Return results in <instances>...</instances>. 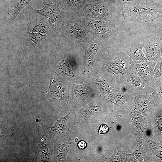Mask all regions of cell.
<instances>
[{
  "mask_svg": "<svg viewBox=\"0 0 162 162\" xmlns=\"http://www.w3.org/2000/svg\"><path fill=\"white\" fill-rule=\"evenodd\" d=\"M103 44L93 70L114 88L123 90L135 63L117 41Z\"/></svg>",
  "mask_w": 162,
  "mask_h": 162,
  "instance_id": "cell-1",
  "label": "cell"
},
{
  "mask_svg": "<svg viewBox=\"0 0 162 162\" xmlns=\"http://www.w3.org/2000/svg\"><path fill=\"white\" fill-rule=\"evenodd\" d=\"M83 16L78 11L66 12V20L62 38L72 49L84 47L92 37L82 22Z\"/></svg>",
  "mask_w": 162,
  "mask_h": 162,
  "instance_id": "cell-2",
  "label": "cell"
},
{
  "mask_svg": "<svg viewBox=\"0 0 162 162\" xmlns=\"http://www.w3.org/2000/svg\"><path fill=\"white\" fill-rule=\"evenodd\" d=\"M121 12L125 20L139 23L152 22L162 17V7L153 0L124 5Z\"/></svg>",
  "mask_w": 162,
  "mask_h": 162,
  "instance_id": "cell-3",
  "label": "cell"
},
{
  "mask_svg": "<svg viewBox=\"0 0 162 162\" xmlns=\"http://www.w3.org/2000/svg\"><path fill=\"white\" fill-rule=\"evenodd\" d=\"M42 2L44 7L42 9H36L30 5L29 8L32 13L41 15L47 21L52 37L62 38L67 18L66 12L60 9L58 0H42Z\"/></svg>",
  "mask_w": 162,
  "mask_h": 162,
  "instance_id": "cell-4",
  "label": "cell"
},
{
  "mask_svg": "<svg viewBox=\"0 0 162 162\" xmlns=\"http://www.w3.org/2000/svg\"><path fill=\"white\" fill-rule=\"evenodd\" d=\"M78 12L84 17L117 23L122 15L121 9L112 0L87 2Z\"/></svg>",
  "mask_w": 162,
  "mask_h": 162,
  "instance_id": "cell-5",
  "label": "cell"
},
{
  "mask_svg": "<svg viewBox=\"0 0 162 162\" xmlns=\"http://www.w3.org/2000/svg\"><path fill=\"white\" fill-rule=\"evenodd\" d=\"M82 22L92 34L103 44L117 41L119 39V30L117 23L101 20H96L83 17Z\"/></svg>",
  "mask_w": 162,
  "mask_h": 162,
  "instance_id": "cell-6",
  "label": "cell"
},
{
  "mask_svg": "<svg viewBox=\"0 0 162 162\" xmlns=\"http://www.w3.org/2000/svg\"><path fill=\"white\" fill-rule=\"evenodd\" d=\"M139 33L146 51V57L149 61H157L161 57L160 51L161 40L153 25L145 26Z\"/></svg>",
  "mask_w": 162,
  "mask_h": 162,
  "instance_id": "cell-7",
  "label": "cell"
},
{
  "mask_svg": "<svg viewBox=\"0 0 162 162\" xmlns=\"http://www.w3.org/2000/svg\"><path fill=\"white\" fill-rule=\"evenodd\" d=\"M117 42L135 64L148 61L144 54L143 43L139 32H134L127 38L119 39Z\"/></svg>",
  "mask_w": 162,
  "mask_h": 162,
  "instance_id": "cell-8",
  "label": "cell"
},
{
  "mask_svg": "<svg viewBox=\"0 0 162 162\" xmlns=\"http://www.w3.org/2000/svg\"><path fill=\"white\" fill-rule=\"evenodd\" d=\"M103 44L96 39L90 38L83 47L85 54L83 61L82 75L93 70V64L99 56Z\"/></svg>",
  "mask_w": 162,
  "mask_h": 162,
  "instance_id": "cell-9",
  "label": "cell"
},
{
  "mask_svg": "<svg viewBox=\"0 0 162 162\" xmlns=\"http://www.w3.org/2000/svg\"><path fill=\"white\" fill-rule=\"evenodd\" d=\"M153 88V86L148 85L144 81L134 65L126 82V91L135 96L139 94H152Z\"/></svg>",
  "mask_w": 162,
  "mask_h": 162,
  "instance_id": "cell-10",
  "label": "cell"
},
{
  "mask_svg": "<svg viewBox=\"0 0 162 162\" xmlns=\"http://www.w3.org/2000/svg\"><path fill=\"white\" fill-rule=\"evenodd\" d=\"M72 49L69 46L66 50L53 55L56 68L66 79L74 83L81 81V78L76 76L70 68L69 57Z\"/></svg>",
  "mask_w": 162,
  "mask_h": 162,
  "instance_id": "cell-11",
  "label": "cell"
},
{
  "mask_svg": "<svg viewBox=\"0 0 162 162\" xmlns=\"http://www.w3.org/2000/svg\"><path fill=\"white\" fill-rule=\"evenodd\" d=\"M35 160L38 161H50L51 152L49 142L50 141L44 135L40 127L39 133L34 140Z\"/></svg>",
  "mask_w": 162,
  "mask_h": 162,
  "instance_id": "cell-12",
  "label": "cell"
},
{
  "mask_svg": "<svg viewBox=\"0 0 162 162\" xmlns=\"http://www.w3.org/2000/svg\"><path fill=\"white\" fill-rule=\"evenodd\" d=\"M157 107L152 94H139L134 96L132 109L140 112L146 116Z\"/></svg>",
  "mask_w": 162,
  "mask_h": 162,
  "instance_id": "cell-13",
  "label": "cell"
},
{
  "mask_svg": "<svg viewBox=\"0 0 162 162\" xmlns=\"http://www.w3.org/2000/svg\"><path fill=\"white\" fill-rule=\"evenodd\" d=\"M32 0H12L4 15V20L9 26H12L21 11L29 6Z\"/></svg>",
  "mask_w": 162,
  "mask_h": 162,
  "instance_id": "cell-14",
  "label": "cell"
},
{
  "mask_svg": "<svg viewBox=\"0 0 162 162\" xmlns=\"http://www.w3.org/2000/svg\"><path fill=\"white\" fill-rule=\"evenodd\" d=\"M156 63L157 61H148L135 64L144 81L150 86L154 85L153 72Z\"/></svg>",
  "mask_w": 162,
  "mask_h": 162,
  "instance_id": "cell-15",
  "label": "cell"
},
{
  "mask_svg": "<svg viewBox=\"0 0 162 162\" xmlns=\"http://www.w3.org/2000/svg\"><path fill=\"white\" fill-rule=\"evenodd\" d=\"M47 22L43 18L41 19L35 20L27 24L26 30L30 32L45 34L52 37L51 30Z\"/></svg>",
  "mask_w": 162,
  "mask_h": 162,
  "instance_id": "cell-16",
  "label": "cell"
},
{
  "mask_svg": "<svg viewBox=\"0 0 162 162\" xmlns=\"http://www.w3.org/2000/svg\"><path fill=\"white\" fill-rule=\"evenodd\" d=\"M49 35L40 33L26 32L24 38L27 43L33 46H38L44 43L50 37Z\"/></svg>",
  "mask_w": 162,
  "mask_h": 162,
  "instance_id": "cell-17",
  "label": "cell"
},
{
  "mask_svg": "<svg viewBox=\"0 0 162 162\" xmlns=\"http://www.w3.org/2000/svg\"><path fill=\"white\" fill-rule=\"evenodd\" d=\"M62 9L67 12L80 10L87 3L86 0H58Z\"/></svg>",
  "mask_w": 162,
  "mask_h": 162,
  "instance_id": "cell-18",
  "label": "cell"
},
{
  "mask_svg": "<svg viewBox=\"0 0 162 162\" xmlns=\"http://www.w3.org/2000/svg\"><path fill=\"white\" fill-rule=\"evenodd\" d=\"M70 144L69 142H65L63 144H56L55 145L54 155L57 160L62 161L66 158Z\"/></svg>",
  "mask_w": 162,
  "mask_h": 162,
  "instance_id": "cell-19",
  "label": "cell"
},
{
  "mask_svg": "<svg viewBox=\"0 0 162 162\" xmlns=\"http://www.w3.org/2000/svg\"><path fill=\"white\" fill-rule=\"evenodd\" d=\"M152 94L157 106L162 109V80L153 86Z\"/></svg>",
  "mask_w": 162,
  "mask_h": 162,
  "instance_id": "cell-20",
  "label": "cell"
},
{
  "mask_svg": "<svg viewBox=\"0 0 162 162\" xmlns=\"http://www.w3.org/2000/svg\"><path fill=\"white\" fill-rule=\"evenodd\" d=\"M154 84L162 80V57H160L157 61L153 72Z\"/></svg>",
  "mask_w": 162,
  "mask_h": 162,
  "instance_id": "cell-21",
  "label": "cell"
},
{
  "mask_svg": "<svg viewBox=\"0 0 162 162\" xmlns=\"http://www.w3.org/2000/svg\"><path fill=\"white\" fill-rule=\"evenodd\" d=\"M148 140L152 152L162 160V144L150 140Z\"/></svg>",
  "mask_w": 162,
  "mask_h": 162,
  "instance_id": "cell-22",
  "label": "cell"
},
{
  "mask_svg": "<svg viewBox=\"0 0 162 162\" xmlns=\"http://www.w3.org/2000/svg\"><path fill=\"white\" fill-rule=\"evenodd\" d=\"M121 9L124 5L146 2L150 0H112Z\"/></svg>",
  "mask_w": 162,
  "mask_h": 162,
  "instance_id": "cell-23",
  "label": "cell"
},
{
  "mask_svg": "<svg viewBox=\"0 0 162 162\" xmlns=\"http://www.w3.org/2000/svg\"><path fill=\"white\" fill-rule=\"evenodd\" d=\"M154 26L157 34L161 41L162 40V17L155 20Z\"/></svg>",
  "mask_w": 162,
  "mask_h": 162,
  "instance_id": "cell-24",
  "label": "cell"
},
{
  "mask_svg": "<svg viewBox=\"0 0 162 162\" xmlns=\"http://www.w3.org/2000/svg\"><path fill=\"white\" fill-rule=\"evenodd\" d=\"M108 126L105 124H101L99 130V133L100 134H104L108 131Z\"/></svg>",
  "mask_w": 162,
  "mask_h": 162,
  "instance_id": "cell-25",
  "label": "cell"
},
{
  "mask_svg": "<svg viewBox=\"0 0 162 162\" xmlns=\"http://www.w3.org/2000/svg\"><path fill=\"white\" fill-rule=\"evenodd\" d=\"M79 148L81 149H83L85 148L86 146V143L83 141H81L78 143Z\"/></svg>",
  "mask_w": 162,
  "mask_h": 162,
  "instance_id": "cell-26",
  "label": "cell"
},
{
  "mask_svg": "<svg viewBox=\"0 0 162 162\" xmlns=\"http://www.w3.org/2000/svg\"><path fill=\"white\" fill-rule=\"evenodd\" d=\"M154 2L161 6L162 5V0H153Z\"/></svg>",
  "mask_w": 162,
  "mask_h": 162,
  "instance_id": "cell-27",
  "label": "cell"
},
{
  "mask_svg": "<svg viewBox=\"0 0 162 162\" xmlns=\"http://www.w3.org/2000/svg\"><path fill=\"white\" fill-rule=\"evenodd\" d=\"M87 2H92L102 0H86Z\"/></svg>",
  "mask_w": 162,
  "mask_h": 162,
  "instance_id": "cell-28",
  "label": "cell"
},
{
  "mask_svg": "<svg viewBox=\"0 0 162 162\" xmlns=\"http://www.w3.org/2000/svg\"><path fill=\"white\" fill-rule=\"evenodd\" d=\"M160 51L161 57H162V40L161 41L160 44Z\"/></svg>",
  "mask_w": 162,
  "mask_h": 162,
  "instance_id": "cell-29",
  "label": "cell"
},
{
  "mask_svg": "<svg viewBox=\"0 0 162 162\" xmlns=\"http://www.w3.org/2000/svg\"><path fill=\"white\" fill-rule=\"evenodd\" d=\"M161 6V7H162V6Z\"/></svg>",
  "mask_w": 162,
  "mask_h": 162,
  "instance_id": "cell-30",
  "label": "cell"
}]
</instances>
